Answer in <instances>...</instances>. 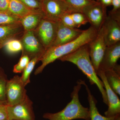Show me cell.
<instances>
[{
	"mask_svg": "<svg viewBox=\"0 0 120 120\" xmlns=\"http://www.w3.org/2000/svg\"><path fill=\"white\" fill-rule=\"evenodd\" d=\"M98 31L91 26L83 30L79 37L75 40L64 45L52 46L46 50L40 61L41 64L36 69L34 75L41 73L48 64L58 60L63 56L75 52L84 45L88 44L97 35Z\"/></svg>",
	"mask_w": 120,
	"mask_h": 120,
	"instance_id": "cell-1",
	"label": "cell"
},
{
	"mask_svg": "<svg viewBox=\"0 0 120 120\" xmlns=\"http://www.w3.org/2000/svg\"><path fill=\"white\" fill-rule=\"evenodd\" d=\"M58 60L71 62L76 65L89 79L91 85L95 84L102 95L103 102L107 105L106 93L102 81L97 75L89 54L88 44L84 45L73 52L63 56Z\"/></svg>",
	"mask_w": 120,
	"mask_h": 120,
	"instance_id": "cell-2",
	"label": "cell"
},
{
	"mask_svg": "<svg viewBox=\"0 0 120 120\" xmlns=\"http://www.w3.org/2000/svg\"><path fill=\"white\" fill-rule=\"evenodd\" d=\"M81 80L77 82L74 86L71 93V100L64 109L55 113H46L43 118L49 120H72L83 119L90 120V110L84 107L80 103L79 98V92L82 87Z\"/></svg>",
	"mask_w": 120,
	"mask_h": 120,
	"instance_id": "cell-3",
	"label": "cell"
},
{
	"mask_svg": "<svg viewBox=\"0 0 120 120\" xmlns=\"http://www.w3.org/2000/svg\"><path fill=\"white\" fill-rule=\"evenodd\" d=\"M58 22L44 17L34 30L45 50L52 46L56 40Z\"/></svg>",
	"mask_w": 120,
	"mask_h": 120,
	"instance_id": "cell-4",
	"label": "cell"
},
{
	"mask_svg": "<svg viewBox=\"0 0 120 120\" xmlns=\"http://www.w3.org/2000/svg\"><path fill=\"white\" fill-rule=\"evenodd\" d=\"M41 2L45 17L53 21L59 22L64 15L75 12L64 0H43Z\"/></svg>",
	"mask_w": 120,
	"mask_h": 120,
	"instance_id": "cell-5",
	"label": "cell"
},
{
	"mask_svg": "<svg viewBox=\"0 0 120 120\" xmlns=\"http://www.w3.org/2000/svg\"><path fill=\"white\" fill-rule=\"evenodd\" d=\"M7 110L8 120H35L33 102L27 95L20 103L7 105Z\"/></svg>",
	"mask_w": 120,
	"mask_h": 120,
	"instance_id": "cell-6",
	"label": "cell"
},
{
	"mask_svg": "<svg viewBox=\"0 0 120 120\" xmlns=\"http://www.w3.org/2000/svg\"><path fill=\"white\" fill-rule=\"evenodd\" d=\"M7 105L12 106L22 102L27 96L26 90L20 78L15 75L8 80L6 89Z\"/></svg>",
	"mask_w": 120,
	"mask_h": 120,
	"instance_id": "cell-7",
	"label": "cell"
},
{
	"mask_svg": "<svg viewBox=\"0 0 120 120\" xmlns=\"http://www.w3.org/2000/svg\"><path fill=\"white\" fill-rule=\"evenodd\" d=\"M88 45L90 58L97 72L107 47L104 39V30L102 26L98 31L96 37L88 43Z\"/></svg>",
	"mask_w": 120,
	"mask_h": 120,
	"instance_id": "cell-8",
	"label": "cell"
},
{
	"mask_svg": "<svg viewBox=\"0 0 120 120\" xmlns=\"http://www.w3.org/2000/svg\"><path fill=\"white\" fill-rule=\"evenodd\" d=\"M20 40L23 46L22 53L28 55L30 59L36 56L41 58L45 52L34 30L24 31Z\"/></svg>",
	"mask_w": 120,
	"mask_h": 120,
	"instance_id": "cell-9",
	"label": "cell"
},
{
	"mask_svg": "<svg viewBox=\"0 0 120 120\" xmlns=\"http://www.w3.org/2000/svg\"><path fill=\"white\" fill-rule=\"evenodd\" d=\"M82 12L86 15L91 26L97 31L102 27L107 16L106 7L98 1L84 8Z\"/></svg>",
	"mask_w": 120,
	"mask_h": 120,
	"instance_id": "cell-10",
	"label": "cell"
},
{
	"mask_svg": "<svg viewBox=\"0 0 120 120\" xmlns=\"http://www.w3.org/2000/svg\"><path fill=\"white\" fill-rule=\"evenodd\" d=\"M97 73L103 83L107 95L108 109L105 112V116L112 117L120 114V101L117 94L110 86L104 72L98 70Z\"/></svg>",
	"mask_w": 120,
	"mask_h": 120,
	"instance_id": "cell-11",
	"label": "cell"
},
{
	"mask_svg": "<svg viewBox=\"0 0 120 120\" xmlns=\"http://www.w3.org/2000/svg\"><path fill=\"white\" fill-rule=\"evenodd\" d=\"M104 37L106 46L120 41V23L107 15L102 25Z\"/></svg>",
	"mask_w": 120,
	"mask_h": 120,
	"instance_id": "cell-12",
	"label": "cell"
},
{
	"mask_svg": "<svg viewBox=\"0 0 120 120\" xmlns=\"http://www.w3.org/2000/svg\"><path fill=\"white\" fill-rule=\"evenodd\" d=\"M120 57V41L107 46L98 70L105 71L115 68Z\"/></svg>",
	"mask_w": 120,
	"mask_h": 120,
	"instance_id": "cell-13",
	"label": "cell"
},
{
	"mask_svg": "<svg viewBox=\"0 0 120 120\" xmlns=\"http://www.w3.org/2000/svg\"><path fill=\"white\" fill-rule=\"evenodd\" d=\"M83 31V30L78 28L68 27L59 21L56 37L52 46L60 45L71 41L79 37Z\"/></svg>",
	"mask_w": 120,
	"mask_h": 120,
	"instance_id": "cell-14",
	"label": "cell"
},
{
	"mask_svg": "<svg viewBox=\"0 0 120 120\" xmlns=\"http://www.w3.org/2000/svg\"><path fill=\"white\" fill-rule=\"evenodd\" d=\"M19 23L0 25V45H4L8 41L24 32Z\"/></svg>",
	"mask_w": 120,
	"mask_h": 120,
	"instance_id": "cell-15",
	"label": "cell"
},
{
	"mask_svg": "<svg viewBox=\"0 0 120 120\" xmlns=\"http://www.w3.org/2000/svg\"><path fill=\"white\" fill-rule=\"evenodd\" d=\"M44 17L45 15L42 11H39L20 18L19 22L23 27L24 31H34L38 26Z\"/></svg>",
	"mask_w": 120,
	"mask_h": 120,
	"instance_id": "cell-16",
	"label": "cell"
},
{
	"mask_svg": "<svg viewBox=\"0 0 120 120\" xmlns=\"http://www.w3.org/2000/svg\"><path fill=\"white\" fill-rule=\"evenodd\" d=\"M81 82L82 85H84L86 87L88 95V100L90 105L89 109L90 112V120H114L116 116L112 117H107L105 116H102L100 114L96 106L97 101L91 94L90 89L85 81L81 80Z\"/></svg>",
	"mask_w": 120,
	"mask_h": 120,
	"instance_id": "cell-17",
	"label": "cell"
},
{
	"mask_svg": "<svg viewBox=\"0 0 120 120\" xmlns=\"http://www.w3.org/2000/svg\"><path fill=\"white\" fill-rule=\"evenodd\" d=\"M42 11L32 10L27 7L20 0H11L8 12L19 18L34 12Z\"/></svg>",
	"mask_w": 120,
	"mask_h": 120,
	"instance_id": "cell-18",
	"label": "cell"
},
{
	"mask_svg": "<svg viewBox=\"0 0 120 120\" xmlns=\"http://www.w3.org/2000/svg\"><path fill=\"white\" fill-rule=\"evenodd\" d=\"M104 72L110 86L116 94L120 95V65L117 64L115 68Z\"/></svg>",
	"mask_w": 120,
	"mask_h": 120,
	"instance_id": "cell-19",
	"label": "cell"
},
{
	"mask_svg": "<svg viewBox=\"0 0 120 120\" xmlns=\"http://www.w3.org/2000/svg\"><path fill=\"white\" fill-rule=\"evenodd\" d=\"M41 58V57L40 56H36L31 59L28 64L22 72V76H20V78L25 86L30 82V78L31 74L35 64L40 60Z\"/></svg>",
	"mask_w": 120,
	"mask_h": 120,
	"instance_id": "cell-20",
	"label": "cell"
},
{
	"mask_svg": "<svg viewBox=\"0 0 120 120\" xmlns=\"http://www.w3.org/2000/svg\"><path fill=\"white\" fill-rule=\"evenodd\" d=\"M75 12H82L84 8L97 2L94 0H64Z\"/></svg>",
	"mask_w": 120,
	"mask_h": 120,
	"instance_id": "cell-21",
	"label": "cell"
},
{
	"mask_svg": "<svg viewBox=\"0 0 120 120\" xmlns=\"http://www.w3.org/2000/svg\"><path fill=\"white\" fill-rule=\"evenodd\" d=\"M8 80L6 75L0 69V104L7 105L6 89Z\"/></svg>",
	"mask_w": 120,
	"mask_h": 120,
	"instance_id": "cell-22",
	"label": "cell"
},
{
	"mask_svg": "<svg viewBox=\"0 0 120 120\" xmlns=\"http://www.w3.org/2000/svg\"><path fill=\"white\" fill-rule=\"evenodd\" d=\"M7 52L9 53H14L23 49V46L20 40L13 39L7 42L4 44Z\"/></svg>",
	"mask_w": 120,
	"mask_h": 120,
	"instance_id": "cell-23",
	"label": "cell"
},
{
	"mask_svg": "<svg viewBox=\"0 0 120 120\" xmlns=\"http://www.w3.org/2000/svg\"><path fill=\"white\" fill-rule=\"evenodd\" d=\"M30 60V58L28 55L22 53L19 62L13 67V72L15 73H22L28 64Z\"/></svg>",
	"mask_w": 120,
	"mask_h": 120,
	"instance_id": "cell-24",
	"label": "cell"
},
{
	"mask_svg": "<svg viewBox=\"0 0 120 120\" xmlns=\"http://www.w3.org/2000/svg\"><path fill=\"white\" fill-rule=\"evenodd\" d=\"M19 19L8 12L0 11V25L19 23Z\"/></svg>",
	"mask_w": 120,
	"mask_h": 120,
	"instance_id": "cell-25",
	"label": "cell"
},
{
	"mask_svg": "<svg viewBox=\"0 0 120 120\" xmlns=\"http://www.w3.org/2000/svg\"><path fill=\"white\" fill-rule=\"evenodd\" d=\"M71 16L75 23L76 28L88 22V20L86 15L81 12H76L71 14Z\"/></svg>",
	"mask_w": 120,
	"mask_h": 120,
	"instance_id": "cell-26",
	"label": "cell"
},
{
	"mask_svg": "<svg viewBox=\"0 0 120 120\" xmlns=\"http://www.w3.org/2000/svg\"><path fill=\"white\" fill-rule=\"evenodd\" d=\"M113 8L109 12V15L120 23V0H112Z\"/></svg>",
	"mask_w": 120,
	"mask_h": 120,
	"instance_id": "cell-27",
	"label": "cell"
},
{
	"mask_svg": "<svg viewBox=\"0 0 120 120\" xmlns=\"http://www.w3.org/2000/svg\"><path fill=\"white\" fill-rule=\"evenodd\" d=\"M20 1L31 9L35 11H42L41 1L38 0H20Z\"/></svg>",
	"mask_w": 120,
	"mask_h": 120,
	"instance_id": "cell-28",
	"label": "cell"
},
{
	"mask_svg": "<svg viewBox=\"0 0 120 120\" xmlns=\"http://www.w3.org/2000/svg\"><path fill=\"white\" fill-rule=\"evenodd\" d=\"M60 21L66 26L70 28H76L71 14L67 13L64 15L61 18Z\"/></svg>",
	"mask_w": 120,
	"mask_h": 120,
	"instance_id": "cell-29",
	"label": "cell"
},
{
	"mask_svg": "<svg viewBox=\"0 0 120 120\" xmlns=\"http://www.w3.org/2000/svg\"><path fill=\"white\" fill-rule=\"evenodd\" d=\"M7 105L0 104V120H8Z\"/></svg>",
	"mask_w": 120,
	"mask_h": 120,
	"instance_id": "cell-30",
	"label": "cell"
},
{
	"mask_svg": "<svg viewBox=\"0 0 120 120\" xmlns=\"http://www.w3.org/2000/svg\"><path fill=\"white\" fill-rule=\"evenodd\" d=\"M11 0H0V11L8 12Z\"/></svg>",
	"mask_w": 120,
	"mask_h": 120,
	"instance_id": "cell-31",
	"label": "cell"
},
{
	"mask_svg": "<svg viewBox=\"0 0 120 120\" xmlns=\"http://www.w3.org/2000/svg\"><path fill=\"white\" fill-rule=\"evenodd\" d=\"M112 0H98L97 1L107 8L112 5Z\"/></svg>",
	"mask_w": 120,
	"mask_h": 120,
	"instance_id": "cell-32",
	"label": "cell"
},
{
	"mask_svg": "<svg viewBox=\"0 0 120 120\" xmlns=\"http://www.w3.org/2000/svg\"><path fill=\"white\" fill-rule=\"evenodd\" d=\"M114 120H120V114L116 116Z\"/></svg>",
	"mask_w": 120,
	"mask_h": 120,
	"instance_id": "cell-33",
	"label": "cell"
},
{
	"mask_svg": "<svg viewBox=\"0 0 120 120\" xmlns=\"http://www.w3.org/2000/svg\"><path fill=\"white\" fill-rule=\"evenodd\" d=\"M4 46L3 45H0V49H1V48H2V47H4Z\"/></svg>",
	"mask_w": 120,
	"mask_h": 120,
	"instance_id": "cell-34",
	"label": "cell"
},
{
	"mask_svg": "<svg viewBox=\"0 0 120 120\" xmlns=\"http://www.w3.org/2000/svg\"><path fill=\"white\" fill-rule=\"evenodd\" d=\"M38 0L39 1H42L43 0Z\"/></svg>",
	"mask_w": 120,
	"mask_h": 120,
	"instance_id": "cell-35",
	"label": "cell"
},
{
	"mask_svg": "<svg viewBox=\"0 0 120 120\" xmlns=\"http://www.w3.org/2000/svg\"></svg>",
	"mask_w": 120,
	"mask_h": 120,
	"instance_id": "cell-36",
	"label": "cell"
}]
</instances>
